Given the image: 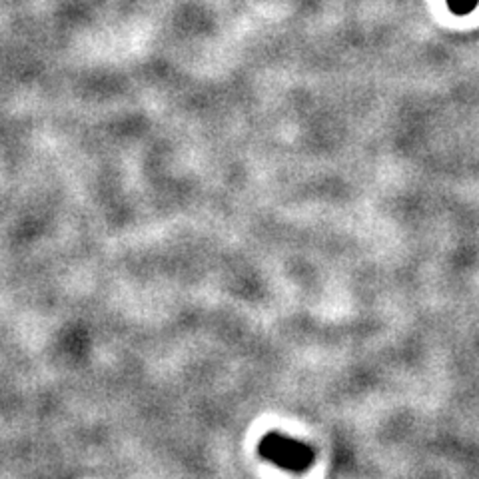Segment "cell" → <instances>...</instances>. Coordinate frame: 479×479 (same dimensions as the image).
<instances>
[{
  "mask_svg": "<svg viewBox=\"0 0 479 479\" xmlns=\"http://www.w3.org/2000/svg\"><path fill=\"white\" fill-rule=\"evenodd\" d=\"M447 4H449L451 12H455V15H467V12H471L476 8L478 0H447Z\"/></svg>",
  "mask_w": 479,
  "mask_h": 479,
  "instance_id": "6da1fadb",
  "label": "cell"
}]
</instances>
